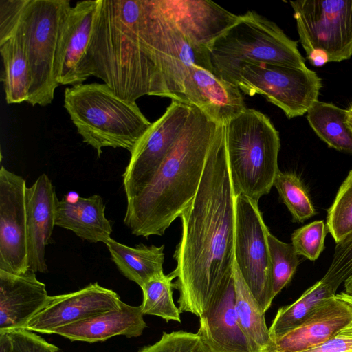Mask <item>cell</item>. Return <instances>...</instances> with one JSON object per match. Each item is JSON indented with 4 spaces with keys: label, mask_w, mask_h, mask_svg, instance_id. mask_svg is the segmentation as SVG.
I'll return each instance as SVG.
<instances>
[{
    "label": "cell",
    "mask_w": 352,
    "mask_h": 352,
    "mask_svg": "<svg viewBox=\"0 0 352 352\" xmlns=\"http://www.w3.org/2000/svg\"><path fill=\"white\" fill-rule=\"evenodd\" d=\"M274 186L294 221L302 223L316 214L307 189L296 174L280 170L274 179Z\"/></svg>",
    "instance_id": "29"
},
{
    "label": "cell",
    "mask_w": 352,
    "mask_h": 352,
    "mask_svg": "<svg viewBox=\"0 0 352 352\" xmlns=\"http://www.w3.org/2000/svg\"><path fill=\"white\" fill-rule=\"evenodd\" d=\"M234 262L263 311L274 300L272 272L265 225L258 203L235 195Z\"/></svg>",
    "instance_id": "9"
},
{
    "label": "cell",
    "mask_w": 352,
    "mask_h": 352,
    "mask_svg": "<svg viewBox=\"0 0 352 352\" xmlns=\"http://www.w3.org/2000/svg\"><path fill=\"white\" fill-rule=\"evenodd\" d=\"M49 296L34 272L14 274L0 270V332L23 329Z\"/></svg>",
    "instance_id": "20"
},
{
    "label": "cell",
    "mask_w": 352,
    "mask_h": 352,
    "mask_svg": "<svg viewBox=\"0 0 352 352\" xmlns=\"http://www.w3.org/2000/svg\"><path fill=\"white\" fill-rule=\"evenodd\" d=\"M344 293L352 296V275L349 276L344 282Z\"/></svg>",
    "instance_id": "39"
},
{
    "label": "cell",
    "mask_w": 352,
    "mask_h": 352,
    "mask_svg": "<svg viewBox=\"0 0 352 352\" xmlns=\"http://www.w3.org/2000/svg\"><path fill=\"white\" fill-rule=\"evenodd\" d=\"M106 245L119 271L140 287L164 274V245L140 243L132 248L111 239Z\"/></svg>",
    "instance_id": "23"
},
{
    "label": "cell",
    "mask_w": 352,
    "mask_h": 352,
    "mask_svg": "<svg viewBox=\"0 0 352 352\" xmlns=\"http://www.w3.org/2000/svg\"><path fill=\"white\" fill-rule=\"evenodd\" d=\"M165 59L157 0H100L80 83L94 76L130 102L145 95L166 97Z\"/></svg>",
    "instance_id": "2"
},
{
    "label": "cell",
    "mask_w": 352,
    "mask_h": 352,
    "mask_svg": "<svg viewBox=\"0 0 352 352\" xmlns=\"http://www.w3.org/2000/svg\"><path fill=\"white\" fill-rule=\"evenodd\" d=\"M208 50L217 74L230 83L243 63L307 67L297 42L274 22L254 11L239 15L237 21L218 37Z\"/></svg>",
    "instance_id": "7"
},
{
    "label": "cell",
    "mask_w": 352,
    "mask_h": 352,
    "mask_svg": "<svg viewBox=\"0 0 352 352\" xmlns=\"http://www.w3.org/2000/svg\"><path fill=\"white\" fill-rule=\"evenodd\" d=\"M140 306L123 302L120 307L86 320L58 327L52 331L72 341L89 343L104 342L116 336H140L146 323Z\"/></svg>",
    "instance_id": "21"
},
{
    "label": "cell",
    "mask_w": 352,
    "mask_h": 352,
    "mask_svg": "<svg viewBox=\"0 0 352 352\" xmlns=\"http://www.w3.org/2000/svg\"><path fill=\"white\" fill-rule=\"evenodd\" d=\"M122 303L120 296L113 290L98 283H90L74 292L50 296L43 307L23 329L52 334L58 327L118 309Z\"/></svg>",
    "instance_id": "13"
},
{
    "label": "cell",
    "mask_w": 352,
    "mask_h": 352,
    "mask_svg": "<svg viewBox=\"0 0 352 352\" xmlns=\"http://www.w3.org/2000/svg\"><path fill=\"white\" fill-rule=\"evenodd\" d=\"M138 352H210L197 333L184 331L164 332L155 343Z\"/></svg>",
    "instance_id": "33"
},
{
    "label": "cell",
    "mask_w": 352,
    "mask_h": 352,
    "mask_svg": "<svg viewBox=\"0 0 352 352\" xmlns=\"http://www.w3.org/2000/svg\"><path fill=\"white\" fill-rule=\"evenodd\" d=\"M327 232L324 221H314L292 233V244L298 256L315 261L324 250Z\"/></svg>",
    "instance_id": "32"
},
{
    "label": "cell",
    "mask_w": 352,
    "mask_h": 352,
    "mask_svg": "<svg viewBox=\"0 0 352 352\" xmlns=\"http://www.w3.org/2000/svg\"><path fill=\"white\" fill-rule=\"evenodd\" d=\"M191 106L172 100L164 113L153 122L130 151L122 175L126 199L151 181L187 122Z\"/></svg>",
    "instance_id": "11"
},
{
    "label": "cell",
    "mask_w": 352,
    "mask_h": 352,
    "mask_svg": "<svg viewBox=\"0 0 352 352\" xmlns=\"http://www.w3.org/2000/svg\"><path fill=\"white\" fill-rule=\"evenodd\" d=\"M58 200L49 177L41 174L26 192L28 254L30 270L45 273V247L56 221Z\"/></svg>",
    "instance_id": "18"
},
{
    "label": "cell",
    "mask_w": 352,
    "mask_h": 352,
    "mask_svg": "<svg viewBox=\"0 0 352 352\" xmlns=\"http://www.w3.org/2000/svg\"><path fill=\"white\" fill-rule=\"evenodd\" d=\"M336 294L323 281H317L293 303L278 310L269 328L271 340L298 326L320 304Z\"/></svg>",
    "instance_id": "27"
},
{
    "label": "cell",
    "mask_w": 352,
    "mask_h": 352,
    "mask_svg": "<svg viewBox=\"0 0 352 352\" xmlns=\"http://www.w3.org/2000/svg\"><path fill=\"white\" fill-rule=\"evenodd\" d=\"M231 83L245 94L262 95L287 118L303 116L318 101L320 78L309 69L250 62L241 64Z\"/></svg>",
    "instance_id": "8"
},
{
    "label": "cell",
    "mask_w": 352,
    "mask_h": 352,
    "mask_svg": "<svg viewBox=\"0 0 352 352\" xmlns=\"http://www.w3.org/2000/svg\"><path fill=\"white\" fill-rule=\"evenodd\" d=\"M345 122L352 136V104L345 109Z\"/></svg>",
    "instance_id": "38"
},
{
    "label": "cell",
    "mask_w": 352,
    "mask_h": 352,
    "mask_svg": "<svg viewBox=\"0 0 352 352\" xmlns=\"http://www.w3.org/2000/svg\"><path fill=\"white\" fill-rule=\"evenodd\" d=\"M100 1H78L66 16L58 54L59 85L80 84V69L91 40Z\"/></svg>",
    "instance_id": "19"
},
{
    "label": "cell",
    "mask_w": 352,
    "mask_h": 352,
    "mask_svg": "<svg viewBox=\"0 0 352 352\" xmlns=\"http://www.w3.org/2000/svg\"><path fill=\"white\" fill-rule=\"evenodd\" d=\"M351 275L352 234L336 244L331 263L321 280L336 293L341 283Z\"/></svg>",
    "instance_id": "34"
},
{
    "label": "cell",
    "mask_w": 352,
    "mask_h": 352,
    "mask_svg": "<svg viewBox=\"0 0 352 352\" xmlns=\"http://www.w3.org/2000/svg\"><path fill=\"white\" fill-rule=\"evenodd\" d=\"M173 279L170 274H163L140 287L143 298L140 306L144 315L157 316L166 322H181V311L173 298Z\"/></svg>",
    "instance_id": "28"
},
{
    "label": "cell",
    "mask_w": 352,
    "mask_h": 352,
    "mask_svg": "<svg viewBox=\"0 0 352 352\" xmlns=\"http://www.w3.org/2000/svg\"><path fill=\"white\" fill-rule=\"evenodd\" d=\"M289 3L307 56L320 52L328 63L352 56V0H297Z\"/></svg>",
    "instance_id": "10"
},
{
    "label": "cell",
    "mask_w": 352,
    "mask_h": 352,
    "mask_svg": "<svg viewBox=\"0 0 352 352\" xmlns=\"http://www.w3.org/2000/svg\"><path fill=\"white\" fill-rule=\"evenodd\" d=\"M234 201L225 124L219 123L197 191L179 217L182 236L170 274L181 312L201 316L233 279Z\"/></svg>",
    "instance_id": "1"
},
{
    "label": "cell",
    "mask_w": 352,
    "mask_h": 352,
    "mask_svg": "<svg viewBox=\"0 0 352 352\" xmlns=\"http://www.w3.org/2000/svg\"><path fill=\"white\" fill-rule=\"evenodd\" d=\"M197 333L210 352H256L239 322L234 279L199 316Z\"/></svg>",
    "instance_id": "17"
},
{
    "label": "cell",
    "mask_w": 352,
    "mask_h": 352,
    "mask_svg": "<svg viewBox=\"0 0 352 352\" xmlns=\"http://www.w3.org/2000/svg\"><path fill=\"white\" fill-rule=\"evenodd\" d=\"M194 105L217 123L226 124L247 107L241 91L215 72L192 65L176 100Z\"/></svg>",
    "instance_id": "14"
},
{
    "label": "cell",
    "mask_w": 352,
    "mask_h": 352,
    "mask_svg": "<svg viewBox=\"0 0 352 352\" xmlns=\"http://www.w3.org/2000/svg\"><path fill=\"white\" fill-rule=\"evenodd\" d=\"M1 81L8 104L28 102L31 84L29 64L21 36L12 31L0 39Z\"/></svg>",
    "instance_id": "24"
},
{
    "label": "cell",
    "mask_w": 352,
    "mask_h": 352,
    "mask_svg": "<svg viewBox=\"0 0 352 352\" xmlns=\"http://www.w3.org/2000/svg\"><path fill=\"white\" fill-rule=\"evenodd\" d=\"M55 225L91 243L107 244L111 239L112 223L105 216V205L98 195L72 200L65 196L58 202Z\"/></svg>",
    "instance_id": "22"
},
{
    "label": "cell",
    "mask_w": 352,
    "mask_h": 352,
    "mask_svg": "<svg viewBox=\"0 0 352 352\" xmlns=\"http://www.w3.org/2000/svg\"><path fill=\"white\" fill-rule=\"evenodd\" d=\"M336 296L338 298L341 299V300H344V301H345V302L352 305V296H349V295H347L344 292H341V293H339V294H336Z\"/></svg>",
    "instance_id": "40"
},
{
    "label": "cell",
    "mask_w": 352,
    "mask_h": 352,
    "mask_svg": "<svg viewBox=\"0 0 352 352\" xmlns=\"http://www.w3.org/2000/svg\"><path fill=\"white\" fill-rule=\"evenodd\" d=\"M326 226L336 244L352 234V168L327 210Z\"/></svg>",
    "instance_id": "30"
},
{
    "label": "cell",
    "mask_w": 352,
    "mask_h": 352,
    "mask_svg": "<svg viewBox=\"0 0 352 352\" xmlns=\"http://www.w3.org/2000/svg\"><path fill=\"white\" fill-rule=\"evenodd\" d=\"M190 106L186 124L153 178L127 199L124 223L133 235H164L197 191L219 123Z\"/></svg>",
    "instance_id": "3"
},
{
    "label": "cell",
    "mask_w": 352,
    "mask_h": 352,
    "mask_svg": "<svg viewBox=\"0 0 352 352\" xmlns=\"http://www.w3.org/2000/svg\"><path fill=\"white\" fill-rule=\"evenodd\" d=\"M8 334L14 352H60L55 345L25 329L10 330Z\"/></svg>",
    "instance_id": "35"
},
{
    "label": "cell",
    "mask_w": 352,
    "mask_h": 352,
    "mask_svg": "<svg viewBox=\"0 0 352 352\" xmlns=\"http://www.w3.org/2000/svg\"><path fill=\"white\" fill-rule=\"evenodd\" d=\"M235 309L239 324L256 352H265L271 342L265 312L246 285L234 262Z\"/></svg>",
    "instance_id": "25"
},
{
    "label": "cell",
    "mask_w": 352,
    "mask_h": 352,
    "mask_svg": "<svg viewBox=\"0 0 352 352\" xmlns=\"http://www.w3.org/2000/svg\"><path fill=\"white\" fill-rule=\"evenodd\" d=\"M352 322V305L333 296L320 304L298 326L272 340L265 352H300L327 341Z\"/></svg>",
    "instance_id": "16"
},
{
    "label": "cell",
    "mask_w": 352,
    "mask_h": 352,
    "mask_svg": "<svg viewBox=\"0 0 352 352\" xmlns=\"http://www.w3.org/2000/svg\"><path fill=\"white\" fill-rule=\"evenodd\" d=\"M157 1L164 15L190 42L207 49L239 19L211 1Z\"/></svg>",
    "instance_id": "15"
},
{
    "label": "cell",
    "mask_w": 352,
    "mask_h": 352,
    "mask_svg": "<svg viewBox=\"0 0 352 352\" xmlns=\"http://www.w3.org/2000/svg\"><path fill=\"white\" fill-rule=\"evenodd\" d=\"M25 179L0 168V270L14 274L30 270Z\"/></svg>",
    "instance_id": "12"
},
{
    "label": "cell",
    "mask_w": 352,
    "mask_h": 352,
    "mask_svg": "<svg viewBox=\"0 0 352 352\" xmlns=\"http://www.w3.org/2000/svg\"><path fill=\"white\" fill-rule=\"evenodd\" d=\"M300 352H352V322L322 344Z\"/></svg>",
    "instance_id": "36"
},
{
    "label": "cell",
    "mask_w": 352,
    "mask_h": 352,
    "mask_svg": "<svg viewBox=\"0 0 352 352\" xmlns=\"http://www.w3.org/2000/svg\"><path fill=\"white\" fill-rule=\"evenodd\" d=\"M69 0H0V39L12 31L21 37L31 84L28 102L52 103L58 82V54Z\"/></svg>",
    "instance_id": "4"
},
{
    "label": "cell",
    "mask_w": 352,
    "mask_h": 352,
    "mask_svg": "<svg viewBox=\"0 0 352 352\" xmlns=\"http://www.w3.org/2000/svg\"><path fill=\"white\" fill-rule=\"evenodd\" d=\"M0 352H14L7 332H0Z\"/></svg>",
    "instance_id": "37"
},
{
    "label": "cell",
    "mask_w": 352,
    "mask_h": 352,
    "mask_svg": "<svg viewBox=\"0 0 352 352\" xmlns=\"http://www.w3.org/2000/svg\"><path fill=\"white\" fill-rule=\"evenodd\" d=\"M307 119L329 147L352 154V136L345 122V109L318 100L307 113Z\"/></svg>",
    "instance_id": "26"
},
{
    "label": "cell",
    "mask_w": 352,
    "mask_h": 352,
    "mask_svg": "<svg viewBox=\"0 0 352 352\" xmlns=\"http://www.w3.org/2000/svg\"><path fill=\"white\" fill-rule=\"evenodd\" d=\"M272 272L274 298L290 282L299 261L292 243H285L270 232L267 236Z\"/></svg>",
    "instance_id": "31"
},
{
    "label": "cell",
    "mask_w": 352,
    "mask_h": 352,
    "mask_svg": "<svg viewBox=\"0 0 352 352\" xmlns=\"http://www.w3.org/2000/svg\"><path fill=\"white\" fill-rule=\"evenodd\" d=\"M224 124L234 194L258 203L280 171L279 133L266 115L254 109L246 108Z\"/></svg>",
    "instance_id": "6"
},
{
    "label": "cell",
    "mask_w": 352,
    "mask_h": 352,
    "mask_svg": "<svg viewBox=\"0 0 352 352\" xmlns=\"http://www.w3.org/2000/svg\"><path fill=\"white\" fill-rule=\"evenodd\" d=\"M64 107L83 142L96 150L98 157L105 147L130 152L152 124L136 102L120 98L105 83L66 88Z\"/></svg>",
    "instance_id": "5"
}]
</instances>
